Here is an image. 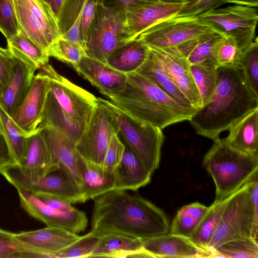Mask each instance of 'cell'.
<instances>
[{"instance_id": "6da1fadb", "label": "cell", "mask_w": 258, "mask_h": 258, "mask_svg": "<svg viewBox=\"0 0 258 258\" xmlns=\"http://www.w3.org/2000/svg\"><path fill=\"white\" fill-rule=\"evenodd\" d=\"M90 232L119 234L141 239L169 233L164 212L138 194L113 190L94 200Z\"/></svg>"}, {"instance_id": "7a4b0ae2", "label": "cell", "mask_w": 258, "mask_h": 258, "mask_svg": "<svg viewBox=\"0 0 258 258\" xmlns=\"http://www.w3.org/2000/svg\"><path fill=\"white\" fill-rule=\"evenodd\" d=\"M217 73L212 96L189 120L197 133L213 140L258 108V96L250 88L240 66H219Z\"/></svg>"}, {"instance_id": "3957f363", "label": "cell", "mask_w": 258, "mask_h": 258, "mask_svg": "<svg viewBox=\"0 0 258 258\" xmlns=\"http://www.w3.org/2000/svg\"><path fill=\"white\" fill-rule=\"evenodd\" d=\"M41 69L50 81L39 125L53 127L76 143L90 120L98 98L58 74L48 63Z\"/></svg>"}, {"instance_id": "277c9868", "label": "cell", "mask_w": 258, "mask_h": 258, "mask_svg": "<svg viewBox=\"0 0 258 258\" xmlns=\"http://www.w3.org/2000/svg\"><path fill=\"white\" fill-rule=\"evenodd\" d=\"M126 75L124 89L109 99L120 110L137 120L162 130L171 124L189 120L197 109L182 106L137 72Z\"/></svg>"}, {"instance_id": "5b68a950", "label": "cell", "mask_w": 258, "mask_h": 258, "mask_svg": "<svg viewBox=\"0 0 258 258\" xmlns=\"http://www.w3.org/2000/svg\"><path fill=\"white\" fill-rule=\"evenodd\" d=\"M214 141L204 157L203 165L215 183L216 197L213 203H217L234 193L257 173L258 154L237 150L219 137Z\"/></svg>"}, {"instance_id": "8992f818", "label": "cell", "mask_w": 258, "mask_h": 258, "mask_svg": "<svg viewBox=\"0 0 258 258\" xmlns=\"http://www.w3.org/2000/svg\"><path fill=\"white\" fill-rule=\"evenodd\" d=\"M111 112L117 121L118 135L137 155L152 174L159 166L164 136L162 130L129 116L110 101L98 98Z\"/></svg>"}, {"instance_id": "52a82bcc", "label": "cell", "mask_w": 258, "mask_h": 258, "mask_svg": "<svg viewBox=\"0 0 258 258\" xmlns=\"http://www.w3.org/2000/svg\"><path fill=\"white\" fill-rule=\"evenodd\" d=\"M131 40L125 14L99 3L85 42L87 55L106 63L114 50Z\"/></svg>"}, {"instance_id": "ba28073f", "label": "cell", "mask_w": 258, "mask_h": 258, "mask_svg": "<svg viewBox=\"0 0 258 258\" xmlns=\"http://www.w3.org/2000/svg\"><path fill=\"white\" fill-rule=\"evenodd\" d=\"M213 31L233 39L243 52L255 39L258 21L257 8L228 6L208 10L196 16Z\"/></svg>"}, {"instance_id": "9c48e42d", "label": "cell", "mask_w": 258, "mask_h": 258, "mask_svg": "<svg viewBox=\"0 0 258 258\" xmlns=\"http://www.w3.org/2000/svg\"><path fill=\"white\" fill-rule=\"evenodd\" d=\"M249 181L230 196L208 246V250L211 253L231 241L249 238L257 240L253 231Z\"/></svg>"}, {"instance_id": "30bf717a", "label": "cell", "mask_w": 258, "mask_h": 258, "mask_svg": "<svg viewBox=\"0 0 258 258\" xmlns=\"http://www.w3.org/2000/svg\"><path fill=\"white\" fill-rule=\"evenodd\" d=\"M1 174L17 190L45 195L72 204L86 202L80 186L61 168L38 178L25 176L17 164L6 168Z\"/></svg>"}, {"instance_id": "8fae6325", "label": "cell", "mask_w": 258, "mask_h": 258, "mask_svg": "<svg viewBox=\"0 0 258 258\" xmlns=\"http://www.w3.org/2000/svg\"><path fill=\"white\" fill-rule=\"evenodd\" d=\"M13 2L19 32L48 53L60 37L56 19L49 7L42 0Z\"/></svg>"}, {"instance_id": "7c38bea8", "label": "cell", "mask_w": 258, "mask_h": 258, "mask_svg": "<svg viewBox=\"0 0 258 258\" xmlns=\"http://www.w3.org/2000/svg\"><path fill=\"white\" fill-rule=\"evenodd\" d=\"M118 132L113 115L98 100L87 125L75 144L77 154L88 162L102 166L111 139Z\"/></svg>"}, {"instance_id": "4fadbf2b", "label": "cell", "mask_w": 258, "mask_h": 258, "mask_svg": "<svg viewBox=\"0 0 258 258\" xmlns=\"http://www.w3.org/2000/svg\"><path fill=\"white\" fill-rule=\"evenodd\" d=\"M212 30L197 16L173 15L157 21L137 38L149 47L163 49L177 46Z\"/></svg>"}, {"instance_id": "5bb4252c", "label": "cell", "mask_w": 258, "mask_h": 258, "mask_svg": "<svg viewBox=\"0 0 258 258\" xmlns=\"http://www.w3.org/2000/svg\"><path fill=\"white\" fill-rule=\"evenodd\" d=\"M21 207L31 217L47 227L63 229L75 234L85 230L88 220L85 213L76 208L63 212L54 210L42 202L34 194L17 190Z\"/></svg>"}, {"instance_id": "9a60e30c", "label": "cell", "mask_w": 258, "mask_h": 258, "mask_svg": "<svg viewBox=\"0 0 258 258\" xmlns=\"http://www.w3.org/2000/svg\"><path fill=\"white\" fill-rule=\"evenodd\" d=\"M50 78L43 70L35 75L31 88L11 117L27 135L34 132L41 122L49 88Z\"/></svg>"}, {"instance_id": "2e32d148", "label": "cell", "mask_w": 258, "mask_h": 258, "mask_svg": "<svg viewBox=\"0 0 258 258\" xmlns=\"http://www.w3.org/2000/svg\"><path fill=\"white\" fill-rule=\"evenodd\" d=\"M150 48L160 59L172 82L189 101L191 105L196 109L202 107V100L188 61L175 47L163 49Z\"/></svg>"}, {"instance_id": "e0dca14e", "label": "cell", "mask_w": 258, "mask_h": 258, "mask_svg": "<svg viewBox=\"0 0 258 258\" xmlns=\"http://www.w3.org/2000/svg\"><path fill=\"white\" fill-rule=\"evenodd\" d=\"M14 235L24 245L44 254L45 258L55 257L56 254L82 236L63 229L47 226L36 230L14 233Z\"/></svg>"}, {"instance_id": "ac0fdd59", "label": "cell", "mask_w": 258, "mask_h": 258, "mask_svg": "<svg viewBox=\"0 0 258 258\" xmlns=\"http://www.w3.org/2000/svg\"><path fill=\"white\" fill-rule=\"evenodd\" d=\"M73 67L109 98L121 91L125 86L126 74L87 55Z\"/></svg>"}, {"instance_id": "d6986e66", "label": "cell", "mask_w": 258, "mask_h": 258, "mask_svg": "<svg viewBox=\"0 0 258 258\" xmlns=\"http://www.w3.org/2000/svg\"><path fill=\"white\" fill-rule=\"evenodd\" d=\"M16 63L11 78L4 89L0 105L11 117L28 94L38 68L28 59L14 55Z\"/></svg>"}, {"instance_id": "ffe728a7", "label": "cell", "mask_w": 258, "mask_h": 258, "mask_svg": "<svg viewBox=\"0 0 258 258\" xmlns=\"http://www.w3.org/2000/svg\"><path fill=\"white\" fill-rule=\"evenodd\" d=\"M17 165L23 174L33 178L43 177L59 168L38 128L28 136L25 150Z\"/></svg>"}, {"instance_id": "44dd1931", "label": "cell", "mask_w": 258, "mask_h": 258, "mask_svg": "<svg viewBox=\"0 0 258 258\" xmlns=\"http://www.w3.org/2000/svg\"><path fill=\"white\" fill-rule=\"evenodd\" d=\"M143 247L153 257H211V253L187 238L170 233L142 239Z\"/></svg>"}, {"instance_id": "7402d4cb", "label": "cell", "mask_w": 258, "mask_h": 258, "mask_svg": "<svg viewBox=\"0 0 258 258\" xmlns=\"http://www.w3.org/2000/svg\"><path fill=\"white\" fill-rule=\"evenodd\" d=\"M37 128L43 136L55 164L65 170L80 187L77 169L79 155L75 149L76 143L51 126L39 125Z\"/></svg>"}, {"instance_id": "603a6c76", "label": "cell", "mask_w": 258, "mask_h": 258, "mask_svg": "<svg viewBox=\"0 0 258 258\" xmlns=\"http://www.w3.org/2000/svg\"><path fill=\"white\" fill-rule=\"evenodd\" d=\"M185 5L156 1L140 5L125 13L126 25L132 40L163 19L175 15Z\"/></svg>"}, {"instance_id": "cb8c5ba5", "label": "cell", "mask_w": 258, "mask_h": 258, "mask_svg": "<svg viewBox=\"0 0 258 258\" xmlns=\"http://www.w3.org/2000/svg\"><path fill=\"white\" fill-rule=\"evenodd\" d=\"M125 149L118 165L115 168V189L135 191L151 181L152 174L136 153L125 143Z\"/></svg>"}, {"instance_id": "d4e9b609", "label": "cell", "mask_w": 258, "mask_h": 258, "mask_svg": "<svg viewBox=\"0 0 258 258\" xmlns=\"http://www.w3.org/2000/svg\"><path fill=\"white\" fill-rule=\"evenodd\" d=\"M77 169L80 188L86 202L115 189L113 173L105 170L102 166L88 162L79 156Z\"/></svg>"}, {"instance_id": "484cf974", "label": "cell", "mask_w": 258, "mask_h": 258, "mask_svg": "<svg viewBox=\"0 0 258 258\" xmlns=\"http://www.w3.org/2000/svg\"><path fill=\"white\" fill-rule=\"evenodd\" d=\"M136 72L148 79L182 106L196 109L172 82L161 60L151 48L149 47L146 60Z\"/></svg>"}, {"instance_id": "4316f807", "label": "cell", "mask_w": 258, "mask_h": 258, "mask_svg": "<svg viewBox=\"0 0 258 258\" xmlns=\"http://www.w3.org/2000/svg\"><path fill=\"white\" fill-rule=\"evenodd\" d=\"M224 138L231 147L245 153H257L258 108L239 119L228 130Z\"/></svg>"}, {"instance_id": "83f0119b", "label": "cell", "mask_w": 258, "mask_h": 258, "mask_svg": "<svg viewBox=\"0 0 258 258\" xmlns=\"http://www.w3.org/2000/svg\"><path fill=\"white\" fill-rule=\"evenodd\" d=\"M148 52L149 47L136 38L114 50L107 58L106 63L125 74L136 72L144 62Z\"/></svg>"}, {"instance_id": "f1b7e54d", "label": "cell", "mask_w": 258, "mask_h": 258, "mask_svg": "<svg viewBox=\"0 0 258 258\" xmlns=\"http://www.w3.org/2000/svg\"><path fill=\"white\" fill-rule=\"evenodd\" d=\"M143 248L142 240L119 234L101 235L91 257H135Z\"/></svg>"}, {"instance_id": "f546056e", "label": "cell", "mask_w": 258, "mask_h": 258, "mask_svg": "<svg viewBox=\"0 0 258 258\" xmlns=\"http://www.w3.org/2000/svg\"><path fill=\"white\" fill-rule=\"evenodd\" d=\"M219 35L212 30L175 47L190 64L218 67L213 55L212 47L214 42Z\"/></svg>"}, {"instance_id": "4dcf8cb0", "label": "cell", "mask_w": 258, "mask_h": 258, "mask_svg": "<svg viewBox=\"0 0 258 258\" xmlns=\"http://www.w3.org/2000/svg\"><path fill=\"white\" fill-rule=\"evenodd\" d=\"M87 1L64 0L56 18L60 37L77 43L82 47L80 38V29Z\"/></svg>"}, {"instance_id": "1f68e13d", "label": "cell", "mask_w": 258, "mask_h": 258, "mask_svg": "<svg viewBox=\"0 0 258 258\" xmlns=\"http://www.w3.org/2000/svg\"><path fill=\"white\" fill-rule=\"evenodd\" d=\"M209 209L198 202L183 206L172 220L169 233L189 239Z\"/></svg>"}, {"instance_id": "d6a6232c", "label": "cell", "mask_w": 258, "mask_h": 258, "mask_svg": "<svg viewBox=\"0 0 258 258\" xmlns=\"http://www.w3.org/2000/svg\"><path fill=\"white\" fill-rule=\"evenodd\" d=\"M229 197L217 203H213L210 206L209 211L190 237L191 242L198 247L208 251V246L217 228Z\"/></svg>"}, {"instance_id": "836d02e7", "label": "cell", "mask_w": 258, "mask_h": 258, "mask_svg": "<svg viewBox=\"0 0 258 258\" xmlns=\"http://www.w3.org/2000/svg\"><path fill=\"white\" fill-rule=\"evenodd\" d=\"M7 42L8 48L13 55L28 59L38 69L48 63L49 56L48 53L20 32Z\"/></svg>"}, {"instance_id": "e575fe53", "label": "cell", "mask_w": 258, "mask_h": 258, "mask_svg": "<svg viewBox=\"0 0 258 258\" xmlns=\"http://www.w3.org/2000/svg\"><path fill=\"white\" fill-rule=\"evenodd\" d=\"M0 132L5 137L17 164L25 150L28 136L18 126L1 105Z\"/></svg>"}, {"instance_id": "d590c367", "label": "cell", "mask_w": 258, "mask_h": 258, "mask_svg": "<svg viewBox=\"0 0 258 258\" xmlns=\"http://www.w3.org/2000/svg\"><path fill=\"white\" fill-rule=\"evenodd\" d=\"M257 258V240L249 238L225 243L211 252V257Z\"/></svg>"}, {"instance_id": "8d00e7d4", "label": "cell", "mask_w": 258, "mask_h": 258, "mask_svg": "<svg viewBox=\"0 0 258 258\" xmlns=\"http://www.w3.org/2000/svg\"><path fill=\"white\" fill-rule=\"evenodd\" d=\"M217 68L216 67L201 64H190V71L203 105L209 101L216 88L218 81Z\"/></svg>"}, {"instance_id": "74e56055", "label": "cell", "mask_w": 258, "mask_h": 258, "mask_svg": "<svg viewBox=\"0 0 258 258\" xmlns=\"http://www.w3.org/2000/svg\"><path fill=\"white\" fill-rule=\"evenodd\" d=\"M212 52L218 67L240 66L243 53L233 39L221 35L214 42Z\"/></svg>"}, {"instance_id": "f35d334b", "label": "cell", "mask_w": 258, "mask_h": 258, "mask_svg": "<svg viewBox=\"0 0 258 258\" xmlns=\"http://www.w3.org/2000/svg\"><path fill=\"white\" fill-rule=\"evenodd\" d=\"M48 53L49 57H53L72 67L87 55L80 45L61 37L51 45Z\"/></svg>"}, {"instance_id": "ab89813d", "label": "cell", "mask_w": 258, "mask_h": 258, "mask_svg": "<svg viewBox=\"0 0 258 258\" xmlns=\"http://www.w3.org/2000/svg\"><path fill=\"white\" fill-rule=\"evenodd\" d=\"M239 65L250 88L258 96V39L257 37L243 52Z\"/></svg>"}, {"instance_id": "60d3db41", "label": "cell", "mask_w": 258, "mask_h": 258, "mask_svg": "<svg viewBox=\"0 0 258 258\" xmlns=\"http://www.w3.org/2000/svg\"><path fill=\"white\" fill-rule=\"evenodd\" d=\"M100 236L91 232L58 253L55 258L91 257L92 252L95 248Z\"/></svg>"}, {"instance_id": "b9f144b4", "label": "cell", "mask_w": 258, "mask_h": 258, "mask_svg": "<svg viewBox=\"0 0 258 258\" xmlns=\"http://www.w3.org/2000/svg\"><path fill=\"white\" fill-rule=\"evenodd\" d=\"M0 31L7 40L19 32L13 0H0Z\"/></svg>"}, {"instance_id": "7bdbcfd3", "label": "cell", "mask_w": 258, "mask_h": 258, "mask_svg": "<svg viewBox=\"0 0 258 258\" xmlns=\"http://www.w3.org/2000/svg\"><path fill=\"white\" fill-rule=\"evenodd\" d=\"M33 250L18 241L14 233L0 228V258L16 257L18 253Z\"/></svg>"}, {"instance_id": "ee69618b", "label": "cell", "mask_w": 258, "mask_h": 258, "mask_svg": "<svg viewBox=\"0 0 258 258\" xmlns=\"http://www.w3.org/2000/svg\"><path fill=\"white\" fill-rule=\"evenodd\" d=\"M124 149V143L121 141L118 134H113L104 156L103 168L113 172L121 160Z\"/></svg>"}, {"instance_id": "f6af8a7d", "label": "cell", "mask_w": 258, "mask_h": 258, "mask_svg": "<svg viewBox=\"0 0 258 258\" xmlns=\"http://www.w3.org/2000/svg\"><path fill=\"white\" fill-rule=\"evenodd\" d=\"M224 4V0H197L185 5L174 16H196L208 10L218 8Z\"/></svg>"}, {"instance_id": "bcb514c9", "label": "cell", "mask_w": 258, "mask_h": 258, "mask_svg": "<svg viewBox=\"0 0 258 258\" xmlns=\"http://www.w3.org/2000/svg\"><path fill=\"white\" fill-rule=\"evenodd\" d=\"M16 58L8 49L0 47V102L3 91L9 81Z\"/></svg>"}, {"instance_id": "7dc6e473", "label": "cell", "mask_w": 258, "mask_h": 258, "mask_svg": "<svg viewBox=\"0 0 258 258\" xmlns=\"http://www.w3.org/2000/svg\"><path fill=\"white\" fill-rule=\"evenodd\" d=\"M99 3V0H88L84 9L80 29V38L81 44L84 49L88 31L93 20Z\"/></svg>"}, {"instance_id": "c3c4849f", "label": "cell", "mask_w": 258, "mask_h": 258, "mask_svg": "<svg viewBox=\"0 0 258 258\" xmlns=\"http://www.w3.org/2000/svg\"><path fill=\"white\" fill-rule=\"evenodd\" d=\"M158 0H99L103 7L114 11L125 13L144 4Z\"/></svg>"}, {"instance_id": "681fc988", "label": "cell", "mask_w": 258, "mask_h": 258, "mask_svg": "<svg viewBox=\"0 0 258 258\" xmlns=\"http://www.w3.org/2000/svg\"><path fill=\"white\" fill-rule=\"evenodd\" d=\"M16 164L7 142L0 132V173L6 168Z\"/></svg>"}, {"instance_id": "f907efd6", "label": "cell", "mask_w": 258, "mask_h": 258, "mask_svg": "<svg viewBox=\"0 0 258 258\" xmlns=\"http://www.w3.org/2000/svg\"><path fill=\"white\" fill-rule=\"evenodd\" d=\"M44 204L56 210L67 212L75 210V207L72 204L58 199L42 194H34Z\"/></svg>"}, {"instance_id": "816d5d0a", "label": "cell", "mask_w": 258, "mask_h": 258, "mask_svg": "<svg viewBox=\"0 0 258 258\" xmlns=\"http://www.w3.org/2000/svg\"><path fill=\"white\" fill-rule=\"evenodd\" d=\"M49 7L56 19L64 0H42ZM57 21V20H56Z\"/></svg>"}, {"instance_id": "f5cc1de1", "label": "cell", "mask_w": 258, "mask_h": 258, "mask_svg": "<svg viewBox=\"0 0 258 258\" xmlns=\"http://www.w3.org/2000/svg\"><path fill=\"white\" fill-rule=\"evenodd\" d=\"M224 3L255 8L258 6V0H224Z\"/></svg>"}, {"instance_id": "db71d44e", "label": "cell", "mask_w": 258, "mask_h": 258, "mask_svg": "<svg viewBox=\"0 0 258 258\" xmlns=\"http://www.w3.org/2000/svg\"><path fill=\"white\" fill-rule=\"evenodd\" d=\"M159 1L167 3V4H183L187 5L189 4L187 0H159Z\"/></svg>"}, {"instance_id": "11a10c76", "label": "cell", "mask_w": 258, "mask_h": 258, "mask_svg": "<svg viewBox=\"0 0 258 258\" xmlns=\"http://www.w3.org/2000/svg\"><path fill=\"white\" fill-rule=\"evenodd\" d=\"M187 1H188L189 3H191L194 2L197 0H187Z\"/></svg>"}]
</instances>
